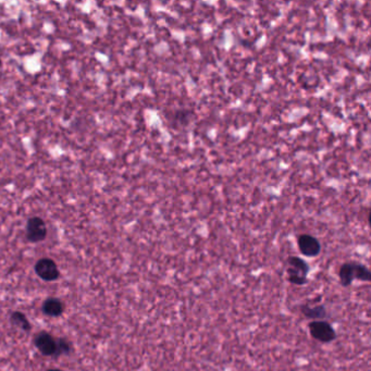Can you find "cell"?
<instances>
[{"instance_id": "obj_5", "label": "cell", "mask_w": 371, "mask_h": 371, "mask_svg": "<svg viewBox=\"0 0 371 371\" xmlns=\"http://www.w3.org/2000/svg\"><path fill=\"white\" fill-rule=\"evenodd\" d=\"M38 277L46 281H54L59 277V269L56 263L50 258H41L35 265Z\"/></svg>"}, {"instance_id": "obj_8", "label": "cell", "mask_w": 371, "mask_h": 371, "mask_svg": "<svg viewBox=\"0 0 371 371\" xmlns=\"http://www.w3.org/2000/svg\"><path fill=\"white\" fill-rule=\"evenodd\" d=\"M44 313L51 317H58L63 313V304L57 298H48L42 304Z\"/></svg>"}, {"instance_id": "obj_1", "label": "cell", "mask_w": 371, "mask_h": 371, "mask_svg": "<svg viewBox=\"0 0 371 371\" xmlns=\"http://www.w3.org/2000/svg\"><path fill=\"white\" fill-rule=\"evenodd\" d=\"M339 278L341 286L347 288L355 279L362 282H370L371 273L365 265L357 261H350L341 266L339 270Z\"/></svg>"}, {"instance_id": "obj_6", "label": "cell", "mask_w": 371, "mask_h": 371, "mask_svg": "<svg viewBox=\"0 0 371 371\" xmlns=\"http://www.w3.org/2000/svg\"><path fill=\"white\" fill-rule=\"evenodd\" d=\"M35 346L46 356H54L58 354V342L47 332H40L36 335Z\"/></svg>"}, {"instance_id": "obj_9", "label": "cell", "mask_w": 371, "mask_h": 371, "mask_svg": "<svg viewBox=\"0 0 371 371\" xmlns=\"http://www.w3.org/2000/svg\"><path fill=\"white\" fill-rule=\"evenodd\" d=\"M287 273H288V280L292 284H295V286H305L307 283V275L294 268H292V267L288 266Z\"/></svg>"}, {"instance_id": "obj_3", "label": "cell", "mask_w": 371, "mask_h": 371, "mask_svg": "<svg viewBox=\"0 0 371 371\" xmlns=\"http://www.w3.org/2000/svg\"><path fill=\"white\" fill-rule=\"evenodd\" d=\"M47 236V227L40 217H32L27 223V237L32 243H38Z\"/></svg>"}, {"instance_id": "obj_12", "label": "cell", "mask_w": 371, "mask_h": 371, "mask_svg": "<svg viewBox=\"0 0 371 371\" xmlns=\"http://www.w3.org/2000/svg\"><path fill=\"white\" fill-rule=\"evenodd\" d=\"M48 371H61V370H58V369H50Z\"/></svg>"}, {"instance_id": "obj_13", "label": "cell", "mask_w": 371, "mask_h": 371, "mask_svg": "<svg viewBox=\"0 0 371 371\" xmlns=\"http://www.w3.org/2000/svg\"><path fill=\"white\" fill-rule=\"evenodd\" d=\"M0 66H2V60H0Z\"/></svg>"}, {"instance_id": "obj_2", "label": "cell", "mask_w": 371, "mask_h": 371, "mask_svg": "<svg viewBox=\"0 0 371 371\" xmlns=\"http://www.w3.org/2000/svg\"><path fill=\"white\" fill-rule=\"evenodd\" d=\"M312 338L321 343H330L336 339V332L331 323L325 320H315L308 324Z\"/></svg>"}, {"instance_id": "obj_11", "label": "cell", "mask_w": 371, "mask_h": 371, "mask_svg": "<svg viewBox=\"0 0 371 371\" xmlns=\"http://www.w3.org/2000/svg\"><path fill=\"white\" fill-rule=\"evenodd\" d=\"M11 321L15 326L21 328V329H23L24 331H30V329H31V325H30V322L27 319V317L21 313H18V312L13 313V315L11 317Z\"/></svg>"}, {"instance_id": "obj_7", "label": "cell", "mask_w": 371, "mask_h": 371, "mask_svg": "<svg viewBox=\"0 0 371 371\" xmlns=\"http://www.w3.org/2000/svg\"><path fill=\"white\" fill-rule=\"evenodd\" d=\"M300 313L303 314L308 319H314L315 320H322L323 318H326L328 313L325 310V307L323 305H316L312 306L309 303H306L299 307Z\"/></svg>"}, {"instance_id": "obj_4", "label": "cell", "mask_w": 371, "mask_h": 371, "mask_svg": "<svg viewBox=\"0 0 371 371\" xmlns=\"http://www.w3.org/2000/svg\"><path fill=\"white\" fill-rule=\"evenodd\" d=\"M297 246L301 255H304L306 257H316L320 254L321 251L320 242L310 234L298 235Z\"/></svg>"}, {"instance_id": "obj_10", "label": "cell", "mask_w": 371, "mask_h": 371, "mask_svg": "<svg viewBox=\"0 0 371 371\" xmlns=\"http://www.w3.org/2000/svg\"><path fill=\"white\" fill-rule=\"evenodd\" d=\"M288 266L292 267V268H294L300 272H303L306 275H308L309 270H310L308 264L304 259H301V258H299L297 256H290L288 258Z\"/></svg>"}]
</instances>
